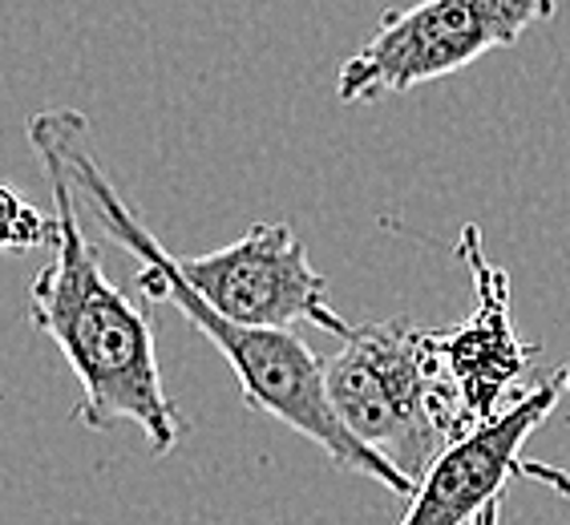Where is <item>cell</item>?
Wrapping results in <instances>:
<instances>
[{
	"label": "cell",
	"instance_id": "obj_1",
	"mask_svg": "<svg viewBox=\"0 0 570 525\" xmlns=\"http://www.w3.org/2000/svg\"><path fill=\"white\" fill-rule=\"evenodd\" d=\"M29 142L37 153H53L61 170L73 182L77 202H86L94 210V219L106 227L118 247L138 259V275H134V291H142V299H158V304L178 307L183 316L195 324L203 336L223 351V360L230 364V373L239 380L243 405L252 413H264L292 433L307 437L312 445L328 453L336 469L361 473L368 482L384 485L396 497H413V482L405 473H396L381 453L352 437L344 420L332 413L328 393H324V364L316 360V351L307 348L304 339L292 328H247V324H230V319L215 316L203 299L190 291L178 271L170 267V251L154 239V230L142 222V215L118 195L101 162L89 150V121L77 110H45L29 121Z\"/></svg>",
	"mask_w": 570,
	"mask_h": 525
},
{
	"label": "cell",
	"instance_id": "obj_5",
	"mask_svg": "<svg viewBox=\"0 0 570 525\" xmlns=\"http://www.w3.org/2000/svg\"><path fill=\"white\" fill-rule=\"evenodd\" d=\"M178 279L215 316L247 328L316 324L320 331L348 336L352 324L328 304V279L312 267L307 247L287 222H255L247 235L210 255H170Z\"/></svg>",
	"mask_w": 570,
	"mask_h": 525
},
{
	"label": "cell",
	"instance_id": "obj_10",
	"mask_svg": "<svg viewBox=\"0 0 570 525\" xmlns=\"http://www.w3.org/2000/svg\"><path fill=\"white\" fill-rule=\"evenodd\" d=\"M559 376H562V393L570 396V364H567V368H559Z\"/></svg>",
	"mask_w": 570,
	"mask_h": 525
},
{
	"label": "cell",
	"instance_id": "obj_9",
	"mask_svg": "<svg viewBox=\"0 0 570 525\" xmlns=\"http://www.w3.org/2000/svg\"><path fill=\"white\" fill-rule=\"evenodd\" d=\"M498 509H502V502H490L482 514L473 517V522H465V525H498Z\"/></svg>",
	"mask_w": 570,
	"mask_h": 525
},
{
	"label": "cell",
	"instance_id": "obj_6",
	"mask_svg": "<svg viewBox=\"0 0 570 525\" xmlns=\"http://www.w3.org/2000/svg\"><path fill=\"white\" fill-rule=\"evenodd\" d=\"M559 396L562 376L554 373L550 380L534 384L518 400H510L494 420H485L461 440H453L450 449L433 460V469L417 482L401 525H465L490 502H502L505 485L514 477L547 482L562 497H570V473L522 457L527 440L554 413Z\"/></svg>",
	"mask_w": 570,
	"mask_h": 525
},
{
	"label": "cell",
	"instance_id": "obj_3",
	"mask_svg": "<svg viewBox=\"0 0 570 525\" xmlns=\"http://www.w3.org/2000/svg\"><path fill=\"white\" fill-rule=\"evenodd\" d=\"M324 393L352 437L405 473L413 489L453 440L473 433L433 348V328L409 319L352 324L324 364Z\"/></svg>",
	"mask_w": 570,
	"mask_h": 525
},
{
	"label": "cell",
	"instance_id": "obj_4",
	"mask_svg": "<svg viewBox=\"0 0 570 525\" xmlns=\"http://www.w3.org/2000/svg\"><path fill=\"white\" fill-rule=\"evenodd\" d=\"M559 0H417L389 9L373 37L336 73V98L364 106L461 73L478 57L510 49L547 24Z\"/></svg>",
	"mask_w": 570,
	"mask_h": 525
},
{
	"label": "cell",
	"instance_id": "obj_8",
	"mask_svg": "<svg viewBox=\"0 0 570 525\" xmlns=\"http://www.w3.org/2000/svg\"><path fill=\"white\" fill-rule=\"evenodd\" d=\"M53 215H45L37 202L0 178V251H41L53 242Z\"/></svg>",
	"mask_w": 570,
	"mask_h": 525
},
{
	"label": "cell",
	"instance_id": "obj_7",
	"mask_svg": "<svg viewBox=\"0 0 570 525\" xmlns=\"http://www.w3.org/2000/svg\"><path fill=\"white\" fill-rule=\"evenodd\" d=\"M458 259L473 275V311L458 328H433V348H438L445 373L461 396V413L470 428L494 420L510 400H518V384L530 373L538 348L514 331V311H510V275L490 262L482 247V230L461 227Z\"/></svg>",
	"mask_w": 570,
	"mask_h": 525
},
{
	"label": "cell",
	"instance_id": "obj_2",
	"mask_svg": "<svg viewBox=\"0 0 570 525\" xmlns=\"http://www.w3.org/2000/svg\"><path fill=\"white\" fill-rule=\"evenodd\" d=\"M53 187V259L33 279L29 319L73 368L81 405L77 420L94 433H114L118 425H138L154 457H166L187 433L175 400L166 396L154 319L142 299L118 291L101 251L81 227V202L73 182L53 153H41Z\"/></svg>",
	"mask_w": 570,
	"mask_h": 525
}]
</instances>
